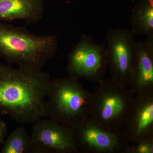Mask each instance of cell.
<instances>
[{"label": "cell", "mask_w": 153, "mask_h": 153, "mask_svg": "<svg viewBox=\"0 0 153 153\" xmlns=\"http://www.w3.org/2000/svg\"><path fill=\"white\" fill-rule=\"evenodd\" d=\"M137 94L123 130L129 142L133 143L153 139V91Z\"/></svg>", "instance_id": "obj_9"}, {"label": "cell", "mask_w": 153, "mask_h": 153, "mask_svg": "<svg viewBox=\"0 0 153 153\" xmlns=\"http://www.w3.org/2000/svg\"><path fill=\"white\" fill-rule=\"evenodd\" d=\"M73 130L79 153H124L129 145L124 131L108 130L89 117Z\"/></svg>", "instance_id": "obj_7"}, {"label": "cell", "mask_w": 153, "mask_h": 153, "mask_svg": "<svg viewBox=\"0 0 153 153\" xmlns=\"http://www.w3.org/2000/svg\"><path fill=\"white\" fill-rule=\"evenodd\" d=\"M1 153H36L31 136L24 126H20L7 138Z\"/></svg>", "instance_id": "obj_13"}, {"label": "cell", "mask_w": 153, "mask_h": 153, "mask_svg": "<svg viewBox=\"0 0 153 153\" xmlns=\"http://www.w3.org/2000/svg\"><path fill=\"white\" fill-rule=\"evenodd\" d=\"M67 71L69 76L99 83L104 79L108 66L105 46L82 35L69 52Z\"/></svg>", "instance_id": "obj_5"}, {"label": "cell", "mask_w": 153, "mask_h": 153, "mask_svg": "<svg viewBox=\"0 0 153 153\" xmlns=\"http://www.w3.org/2000/svg\"><path fill=\"white\" fill-rule=\"evenodd\" d=\"M55 35L31 33L25 27L0 22V58L19 67L42 70L58 49Z\"/></svg>", "instance_id": "obj_2"}, {"label": "cell", "mask_w": 153, "mask_h": 153, "mask_svg": "<svg viewBox=\"0 0 153 153\" xmlns=\"http://www.w3.org/2000/svg\"><path fill=\"white\" fill-rule=\"evenodd\" d=\"M34 124L31 138L36 153H78L73 128L51 119Z\"/></svg>", "instance_id": "obj_8"}, {"label": "cell", "mask_w": 153, "mask_h": 153, "mask_svg": "<svg viewBox=\"0 0 153 153\" xmlns=\"http://www.w3.org/2000/svg\"><path fill=\"white\" fill-rule=\"evenodd\" d=\"M137 42L132 33L126 29H112L106 35L105 50L111 78L126 87L130 83Z\"/></svg>", "instance_id": "obj_6"}, {"label": "cell", "mask_w": 153, "mask_h": 153, "mask_svg": "<svg viewBox=\"0 0 153 153\" xmlns=\"http://www.w3.org/2000/svg\"><path fill=\"white\" fill-rule=\"evenodd\" d=\"M7 132V124L5 121L0 119V147L4 143Z\"/></svg>", "instance_id": "obj_15"}, {"label": "cell", "mask_w": 153, "mask_h": 153, "mask_svg": "<svg viewBox=\"0 0 153 153\" xmlns=\"http://www.w3.org/2000/svg\"><path fill=\"white\" fill-rule=\"evenodd\" d=\"M131 27L133 35L153 37V0H146V2L134 10Z\"/></svg>", "instance_id": "obj_12"}, {"label": "cell", "mask_w": 153, "mask_h": 153, "mask_svg": "<svg viewBox=\"0 0 153 153\" xmlns=\"http://www.w3.org/2000/svg\"><path fill=\"white\" fill-rule=\"evenodd\" d=\"M98 84L93 93L89 118L108 130L123 131L134 97L133 93L111 78L104 79Z\"/></svg>", "instance_id": "obj_4"}, {"label": "cell", "mask_w": 153, "mask_h": 153, "mask_svg": "<svg viewBox=\"0 0 153 153\" xmlns=\"http://www.w3.org/2000/svg\"><path fill=\"white\" fill-rule=\"evenodd\" d=\"M52 79L42 70L0 64V113L22 124L47 117Z\"/></svg>", "instance_id": "obj_1"}, {"label": "cell", "mask_w": 153, "mask_h": 153, "mask_svg": "<svg viewBox=\"0 0 153 153\" xmlns=\"http://www.w3.org/2000/svg\"><path fill=\"white\" fill-rule=\"evenodd\" d=\"M129 86L137 94L153 91V37L137 42Z\"/></svg>", "instance_id": "obj_10"}, {"label": "cell", "mask_w": 153, "mask_h": 153, "mask_svg": "<svg viewBox=\"0 0 153 153\" xmlns=\"http://www.w3.org/2000/svg\"><path fill=\"white\" fill-rule=\"evenodd\" d=\"M78 79H52L47 99V116L58 123L74 128L90 116L93 93Z\"/></svg>", "instance_id": "obj_3"}, {"label": "cell", "mask_w": 153, "mask_h": 153, "mask_svg": "<svg viewBox=\"0 0 153 153\" xmlns=\"http://www.w3.org/2000/svg\"><path fill=\"white\" fill-rule=\"evenodd\" d=\"M129 145L124 153H153V139H149Z\"/></svg>", "instance_id": "obj_14"}, {"label": "cell", "mask_w": 153, "mask_h": 153, "mask_svg": "<svg viewBox=\"0 0 153 153\" xmlns=\"http://www.w3.org/2000/svg\"><path fill=\"white\" fill-rule=\"evenodd\" d=\"M44 0H0V20L36 24L43 18Z\"/></svg>", "instance_id": "obj_11"}]
</instances>
